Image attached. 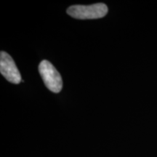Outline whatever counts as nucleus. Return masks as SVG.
<instances>
[{
    "mask_svg": "<svg viewBox=\"0 0 157 157\" xmlns=\"http://www.w3.org/2000/svg\"><path fill=\"white\" fill-rule=\"evenodd\" d=\"M0 72L7 81L17 84L22 82L19 70L12 57L6 52L0 53Z\"/></svg>",
    "mask_w": 157,
    "mask_h": 157,
    "instance_id": "7ed1b4c3",
    "label": "nucleus"
},
{
    "mask_svg": "<svg viewBox=\"0 0 157 157\" xmlns=\"http://www.w3.org/2000/svg\"><path fill=\"white\" fill-rule=\"evenodd\" d=\"M109 9L103 3H97L91 5H74L68 7L67 13L71 17L76 19L101 18L108 13Z\"/></svg>",
    "mask_w": 157,
    "mask_h": 157,
    "instance_id": "f257e3e1",
    "label": "nucleus"
},
{
    "mask_svg": "<svg viewBox=\"0 0 157 157\" xmlns=\"http://www.w3.org/2000/svg\"><path fill=\"white\" fill-rule=\"evenodd\" d=\"M39 71L43 82L48 89L55 93H58L63 88L61 76L53 65L44 60L39 66Z\"/></svg>",
    "mask_w": 157,
    "mask_h": 157,
    "instance_id": "f03ea898",
    "label": "nucleus"
}]
</instances>
